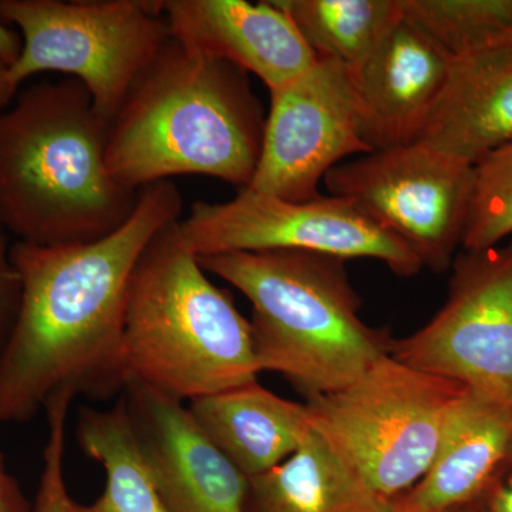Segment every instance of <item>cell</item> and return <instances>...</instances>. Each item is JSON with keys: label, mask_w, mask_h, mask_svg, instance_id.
Instances as JSON below:
<instances>
[{"label": "cell", "mask_w": 512, "mask_h": 512, "mask_svg": "<svg viewBox=\"0 0 512 512\" xmlns=\"http://www.w3.org/2000/svg\"><path fill=\"white\" fill-rule=\"evenodd\" d=\"M318 59H365L402 18L400 0H275Z\"/></svg>", "instance_id": "cell-20"}, {"label": "cell", "mask_w": 512, "mask_h": 512, "mask_svg": "<svg viewBox=\"0 0 512 512\" xmlns=\"http://www.w3.org/2000/svg\"><path fill=\"white\" fill-rule=\"evenodd\" d=\"M451 63L453 57L402 12L379 45L348 67L363 138L372 151L419 140L444 92Z\"/></svg>", "instance_id": "cell-13"}, {"label": "cell", "mask_w": 512, "mask_h": 512, "mask_svg": "<svg viewBox=\"0 0 512 512\" xmlns=\"http://www.w3.org/2000/svg\"><path fill=\"white\" fill-rule=\"evenodd\" d=\"M512 235V141L491 151L474 165L464 251L501 245Z\"/></svg>", "instance_id": "cell-22"}, {"label": "cell", "mask_w": 512, "mask_h": 512, "mask_svg": "<svg viewBox=\"0 0 512 512\" xmlns=\"http://www.w3.org/2000/svg\"><path fill=\"white\" fill-rule=\"evenodd\" d=\"M191 416L248 478L292 456L311 431L306 403L278 396L258 380L187 403Z\"/></svg>", "instance_id": "cell-17"}, {"label": "cell", "mask_w": 512, "mask_h": 512, "mask_svg": "<svg viewBox=\"0 0 512 512\" xmlns=\"http://www.w3.org/2000/svg\"><path fill=\"white\" fill-rule=\"evenodd\" d=\"M265 120L248 73L170 37L110 121L107 170L136 192L188 174L245 188L261 156Z\"/></svg>", "instance_id": "cell-2"}, {"label": "cell", "mask_w": 512, "mask_h": 512, "mask_svg": "<svg viewBox=\"0 0 512 512\" xmlns=\"http://www.w3.org/2000/svg\"><path fill=\"white\" fill-rule=\"evenodd\" d=\"M448 298L390 355L467 387L512 414V241L454 259Z\"/></svg>", "instance_id": "cell-10"}, {"label": "cell", "mask_w": 512, "mask_h": 512, "mask_svg": "<svg viewBox=\"0 0 512 512\" xmlns=\"http://www.w3.org/2000/svg\"><path fill=\"white\" fill-rule=\"evenodd\" d=\"M120 397L171 512H245L248 477L212 443L183 402L134 380Z\"/></svg>", "instance_id": "cell-12"}, {"label": "cell", "mask_w": 512, "mask_h": 512, "mask_svg": "<svg viewBox=\"0 0 512 512\" xmlns=\"http://www.w3.org/2000/svg\"><path fill=\"white\" fill-rule=\"evenodd\" d=\"M417 141L473 165L511 143L512 42L453 59L444 92Z\"/></svg>", "instance_id": "cell-15"}, {"label": "cell", "mask_w": 512, "mask_h": 512, "mask_svg": "<svg viewBox=\"0 0 512 512\" xmlns=\"http://www.w3.org/2000/svg\"><path fill=\"white\" fill-rule=\"evenodd\" d=\"M403 16L456 57L512 42V0H400Z\"/></svg>", "instance_id": "cell-21"}, {"label": "cell", "mask_w": 512, "mask_h": 512, "mask_svg": "<svg viewBox=\"0 0 512 512\" xmlns=\"http://www.w3.org/2000/svg\"><path fill=\"white\" fill-rule=\"evenodd\" d=\"M330 195L357 205L407 245L424 268L447 271L463 244L474 165L416 141L329 171Z\"/></svg>", "instance_id": "cell-9"}, {"label": "cell", "mask_w": 512, "mask_h": 512, "mask_svg": "<svg viewBox=\"0 0 512 512\" xmlns=\"http://www.w3.org/2000/svg\"><path fill=\"white\" fill-rule=\"evenodd\" d=\"M0 18L22 35L9 69L18 89L39 73L67 74L109 121L170 39L156 0H0Z\"/></svg>", "instance_id": "cell-7"}, {"label": "cell", "mask_w": 512, "mask_h": 512, "mask_svg": "<svg viewBox=\"0 0 512 512\" xmlns=\"http://www.w3.org/2000/svg\"><path fill=\"white\" fill-rule=\"evenodd\" d=\"M23 39L18 30L0 18V62L12 67L22 55Z\"/></svg>", "instance_id": "cell-27"}, {"label": "cell", "mask_w": 512, "mask_h": 512, "mask_svg": "<svg viewBox=\"0 0 512 512\" xmlns=\"http://www.w3.org/2000/svg\"><path fill=\"white\" fill-rule=\"evenodd\" d=\"M466 390L387 355L349 386L306 406L312 429L373 493L392 501L427 473Z\"/></svg>", "instance_id": "cell-6"}, {"label": "cell", "mask_w": 512, "mask_h": 512, "mask_svg": "<svg viewBox=\"0 0 512 512\" xmlns=\"http://www.w3.org/2000/svg\"><path fill=\"white\" fill-rule=\"evenodd\" d=\"M110 121L76 79L23 90L0 113V225L29 244H86L130 217L138 192L106 164Z\"/></svg>", "instance_id": "cell-3"}, {"label": "cell", "mask_w": 512, "mask_h": 512, "mask_svg": "<svg viewBox=\"0 0 512 512\" xmlns=\"http://www.w3.org/2000/svg\"><path fill=\"white\" fill-rule=\"evenodd\" d=\"M252 305L262 372L285 377L308 400L338 392L390 355L392 336L367 326L343 259L299 251L198 258Z\"/></svg>", "instance_id": "cell-4"}, {"label": "cell", "mask_w": 512, "mask_h": 512, "mask_svg": "<svg viewBox=\"0 0 512 512\" xmlns=\"http://www.w3.org/2000/svg\"><path fill=\"white\" fill-rule=\"evenodd\" d=\"M178 225L185 244L198 258L299 251L343 261L376 259L404 278H412L424 268L403 241L353 202L335 195L295 202L242 188L227 202H195L190 215Z\"/></svg>", "instance_id": "cell-8"}, {"label": "cell", "mask_w": 512, "mask_h": 512, "mask_svg": "<svg viewBox=\"0 0 512 512\" xmlns=\"http://www.w3.org/2000/svg\"><path fill=\"white\" fill-rule=\"evenodd\" d=\"M156 8L175 42L255 74L269 92L298 79L318 62L275 0H156Z\"/></svg>", "instance_id": "cell-14"}, {"label": "cell", "mask_w": 512, "mask_h": 512, "mask_svg": "<svg viewBox=\"0 0 512 512\" xmlns=\"http://www.w3.org/2000/svg\"><path fill=\"white\" fill-rule=\"evenodd\" d=\"M10 247L9 234L0 225V357L15 332L23 298L22 279L10 258Z\"/></svg>", "instance_id": "cell-24"}, {"label": "cell", "mask_w": 512, "mask_h": 512, "mask_svg": "<svg viewBox=\"0 0 512 512\" xmlns=\"http://www.w3.org/2000/svg\"><path fill=\"white\" fill-rule=\"evenodd\" d=\"M512 448V414L466 390L448 416L433 463L400 501L421 512H456L476 498Z\"/></svg>", "instance_id": "cell-16"}, {"label": "cell", "mask_w": 512, "mask_h": 512, "mask_svg": "<svg viewBox=\"0 0 512 512\" xmlns=\"http://www.w3.org/2000/svg\"><path fill=\"white\" fill-rule=\"evenodd\" d=\"M76 397L59 393L46 404L47 441L43 450V467L33 512H77L64 477V450L69 410Z\"/></svg>", "instance_id": "cell-23"}, {"label": "cell", "mask_w": 512, "mask_h": 512, "mask_svg": "<svg viewBox=\"0 0 512 512\" xmlns=\"http://www.w3.org/2000/svg\"><path fill=\"white\" fill-rule=\"evenodd\" d=\"M0 512H33L22 487L6 467L5 457L0 453Z\"/></svg>", "instance_id": "cell-26"}, {"label": "cell", "mask_w": 512, "mask_h": 512, "mask_svg": "<svg viewBox=\"0 0 512 512\" xmlns=\"http://www.w3.org/2000/svg\"><path fill=\"white\" fill-rule=\"evenodd\" d=\"M456 512H512V448L476 498Z\"/></svg>", "instance_id": "cell-25"}, {"label": "cell", "mask_w": 512, "mask_h": 512, "mask_svg": "<svg viewBox=\"0 0 512 512\" xmlns=\"http://www.w3.org/2000/svg\"><path fill=\"white\" fill-rule=\"evenodd\" d=\"M269 94L261 156L245 190L312 201L322 195L320 181L340 161L372 153L345 64L318 59L308 72Z\"/></svg>", "instance_id": "cell-11"}, {"label": "cell", "mask_w": 512, "mask_h": 512, "mask_svg": "<svg viewBox=\"0 0 512 512\" xmlns=\"http://www.w3.org/2000/svg\"><path fill=\"white\" fill-rule=\"evenodd\" d=\"M76 439L87 457L106 473L103 493L77 512H171L146 463L123 399L111 409L84 407L77 417Z\"/></svg>", "instance_id": "cell-19"}, {"label": "cell", "mask_w": 512, "mask_h": 512, "mask_svg": "<svg viewBox=\"0 0 512 512\" xmlns=\"http://www.w3.org/2000/svg\"><path fill=\"white\" fill-rule=\"evenodd\" d=\"M173 181L138 191L128 220L86 244L16 241L10 258L22 279V308L0 357V424L35 419L56 394L110 400L128 383L124 322L128 289L151 239L180 220Z\"/></svg>", "instance_id": "cell-1"}, {"label": "cell", "mask_w": 512, "mask_h": 512, "mask_svg": "<svg viewBox=\"0 0 512 512\" xmlns=\"http://www.w3.org/2000/svg\"><path fill=\"white\" fill-rule=\"evenodd\" d=\"M387 505L311 426L292 456L248 478L245 512H386Z\"/></svg>", "instance_id": "cell-18"}, {"label": "cell", "mask_w": 512, "mask_h": 512, "mask_svg": "<svg viewBox=\"0 0 512 512\" xmlns=\"http://www.w3.org/2000/svg\"><path fill=\"white\" fill-rule=\"evenodd\" d=\"M386 512H421L414 510V508H410L409 505L403 504L399 498H394V500L389 501V505H387Z\"/></svg>", "instance_id": "cell-29"}, {"label": "cell", "mask_w": 512, "mask_h": 512, "mask_svg": "<svg viewBox=\"0 0 512 512\" xmlns=\"http://www.w3.org/2000/svg\"><path fill=\"white\" fill-rule=\"evenodd\" d=\"M16 93H18V87L10 80L9 67L0 62V113L8 109Z\"/></svg>", "instance_id": "cell-28"}, {"label": "cell", "mask_w": 512, "mask_h": 512, "mask_svg": "<svg viewBox=\"0 0 512 512\" xmlns=\"http://www.w3.org/2000/svg\"><path fill=\"white\" fill-rule=\"evenodd\" d=\"M178 222L151 239L134 268L123 350L128 382L190 403L255 382L262 370L251 322L208 279Z\"/></svg>", "instance_id": "cell-5"}]
</instances>
